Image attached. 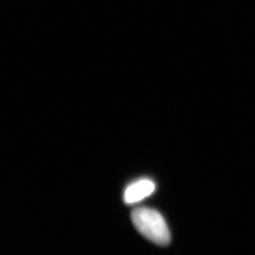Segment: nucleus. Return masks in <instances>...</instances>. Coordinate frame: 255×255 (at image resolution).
<instances>
[{
	"instance_id": "obj_1",
	"label": "nucleus",
	"mask_w": 255,
	"mask_h": 255,
	"mask_svg": "<svg viewBox=\"0 0 255 255\" xmlns=\"http://www.w3.org/2000/svg\"><path fill=\"white\" fill-rule=\"evenodd\" d=\"M135 228L145 238L158 246H167L171 241L170 231L162 215L153 209L140 207L131 214Z\"/></svg>"
},
{
	"instance_id": "obj_2",
	"label": "nucleus",
	"mask_w": 255,
	"mask_h": 255,
	"mask_svg": "<svg viewBox=\"0 0 255 255\" xmlns=\"http://www.w3.org/2000/svg\"><path fill=\"white\" fill-rule=\"evenodd\" d=\"M155 184L152 181L142 179L129 185L125 191L126 203L134 204L142 201L154 191Z\"/></svg>"
}]
</instances>
